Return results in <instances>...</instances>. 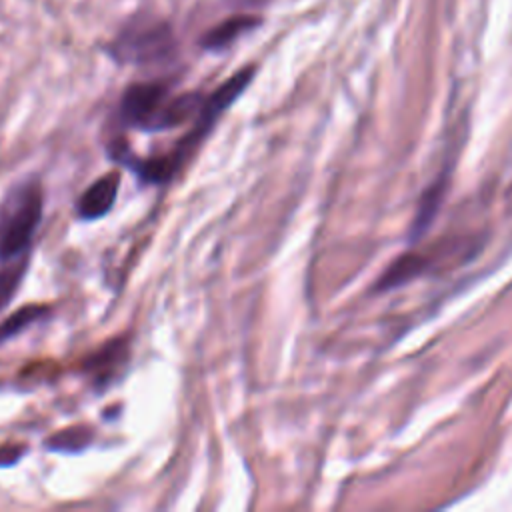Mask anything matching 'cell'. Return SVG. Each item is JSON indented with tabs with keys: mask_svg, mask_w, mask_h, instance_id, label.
<instances>
[{
	"mask_svg": "<svg viewBox=\"0 0 512 512\" xmlns=\"http://www.w3.org/2000/svg\"><path fill=\"white\" fill-rule=\"evenodd\" d=\"M92 438H94V430L90 426L78 424V426L64 428V430L52 434L50 438H46V448L72 454V452H80V450L88 448Z\"/></svg>",
	"mask_w": 512,
	"mask_h": 512,
	"instance_id": "obj_9",
	"label": "cell"
},
{
	"mask_svg": "<svg viewBox=\"0 0 512 512\" xmlns=\"http://www.w3.org/2000/svg\"><path fill=\"white\" fill-rule=\"evenodd\" d=\"M106 52L120 64H156L176 52V36L170 22L138 16L124 24Z\"/></svg>",
	"mask_w": 512,
	"mask_h": 512,
	"instance_id": "obj_3",
	"label": "cell"
},
{
	"mask_svg": "<svg viewBox=\"0 0 512 512\" xmlns=\"http://www.w3.org/2000/svg\"><path fill=\"white\" fill-rule=\"evenodd\" d=\"M128 354H130L128 338H114L86 358V362L82 364V372L90 376L92 384L104 388L114 376L120 374V370L128 360Z\"/></svg>",
	"mask_w": 512,
	"mask_h": 512,
	"instance_id": "obj_6",
	"label": "cell"
},
{
	"mask_svg": "<svg viewBox=\"0 0 512 512\" xmlns=\"http://www.w3.org/2000/svg\"><path fill=\"white\" fill-rule=\"evenodd\" d=\"M170 96V86L166 82L150 80L130 84L120 98L118 118L124 126L154 132L158 116Z\"/></svg>",
	"mask_w": 512,
	"mask_h": 512,
	"instance_id": "obj_4",
	"label": "cell"
},
{
	"mask_svg": "<svg viewBox=\"0 0 512 512\" xmlns=\"http://www.w3.org/2000/svg\"><path fill=\"white\" fill-rule=\"evenodd\" d=\"M24 452H26V448L22 444L0 446V466H14L22 458Z\"/></svg>",
	"mask_w": 512,
	"mask_h": 512,
	"instance_id": "obj_11",
	"label": "cell"
},
{
	"mask_svg": "<svg viewBox=\"0 0 512 512\" xmlns=\"http://www.w3.org/2000/svg\"><path fill=\"white\" fill-rule=\"evenodd\" d=\"M256 76V66H244L238 72H234L230 78H226L212 94L206 96L200 114L196 116L192 128L176 142V146L164 154L150 156V158H138L130 152L126 142H114L110 154L116 162L124 164L128 170H132L142 182L146 184H164L168 182L198 150L202 140L210 134L218 118L240 98V94L252 84Z\"/></svg>",
	"mask_w": 512,
	"mask_h": 512,
	"instance_id": "obj_1",
	"label": "cell"
},
{
	"mask_svg": "<svg viewBox=\"0 0 512 512\" xmlns=\"http://www.w3.org/2000/svg\"><path fill=\"white\" fill-rule=\"evenodd\" d=\"M28 256H20L8 262L0 264V310L14 298V294L18 292V286L26 274V266H28Z\"/></svg>",
	"mask_w": 512,
	"mask_h": 512,
	"instance_id": "obj_10",
	"label": "cell"
},
{
	"mask_svg": "<svg viewBox=\"0 0 512 512\" xmlns=\"http://www.w3.org/2000/svg\"><path fill=\"white\" fill-rule=\"evenodd\" d=\"M48 314H50V308L42 306V304H28V306L18 308L4 322H0V344L18 336L20 332L28 330L36 322L44 320Z\"/></svg>",
	"mask_w": 512,
	"mask_h": 512,
	"instance_id": "obj_8",
	"label": "cell"
},
{
	"mask_svg": "<svg viewBox=\"0 0 512 512\" xmlns=\"http://www.w3.org/2000/svg\"><path fill=\"white\" fill-rule=\"evenodd\" d=\"M260 24H262V18L258 14H250V12L232 14L228 18H224L222 22H218L216 26L208 28L200 36L198 44L206 52H224L232 44H236L242 36L254 32Z\"/></svg>",
	"mask_w": 512,
	"mask_h": 512,
	"instance_id": "obj_7",
	"label": "cell"
},
{
	"mask_svg": "<svg viewBox=\"0 0 512 512\" xmlns=\"http://www.w3.org/2000/svg\"><path fill=\"white\" fill-rule=\"evenodd\" d=\"M44 212V192L36 178L12 186L0 202V264L28 256Z\"/></svg>",
	"mask_w": 512,
	"mask_h": 512,
	"instance_id": "obj_2",
	"label": "cell"
},
{
	"mask_svg": "<svg viewBox=\"0 0 512 512\" xmlns=\"http://www.w3.org/2000/svg\"><path fill=\"white\" fill-rule=\"evenodd\" d=\"M118 190H120V172L112 170L108 174H102L80 194L76 202V216L86 222L104 218L116 204Z\"/></svg>",
	"mask_w": 512,
	"mask_h": 512,
	"instance_id": "obj_5",
	"label": "cell"
}]
</instances>
